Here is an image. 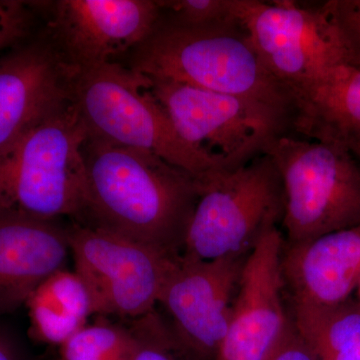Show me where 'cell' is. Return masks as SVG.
Masks as SVG:
<instances>
[{
  "label": "cell",
  "mask_w": 360,
  "mask_h": 360,
  "mask_svg": "<svg viewBox=\"0 0 360 360\" xmlns=\"http://www.w3.org/2000/svg\"><path fill=\"white\" fill-rule=\"evenodd\" d=\"M86 196L77 224L120 234L180 257L194 208L198 179L160 156L86 139Z\"/></svg>",
  "instance_id": "obj_1"
},
{
  "label": "cell",
  "mask_w": 360,
  "mask_h": 360,
  "mask_svg": "<svg viewBox=\"0 0 360 360\" xmlns=\"http://www.w3.org/2000/svg\"><path fill=\"white\" fill-rule=\"evenodd\" d=\"M129 68L245 99L291 132L292 94L272 77L236 14L205 25H186L161 13L146 41L129 54Z\"/></svg>",
  "instance_id": "obj_2"
},
{
  "label": "cell",
  "mask_w": 360,
  "mask_h": 360,
  "mask_svg": "<svg viewBox=\"0 0 360 360\" xmlns=\"http://www.w3.org/2000/svg\"><path fill=\"white\" fill-rule=\"evenodd\" d=\"M70 101L87 139L148 151L198 181L229 170L187 144L149 92L146 78L118 61L84 70L70 68Z\"/></svg>",
  "instance_id": "obj_3"
},
{
  "label": "cell",
  "mask_w": 360,
  "mask_h": 360,
  "mask_svg": "<svg viewBox=\"0 0 360 360\" xmlns=\"http://www.w3.org/2000/svg\"><path fill=\"white\" fill-rule=\"evenodd\" d=\"M86 139L71 103L33 127L0 160V210L77 221L86 196Z\"/></svg>",
  "instance_id": "obj_4"
},
{
  "label": "cell",
  "mask_w": 360,
  "mask_h": 360,
  "mask_svg": "<svg viewBox=\"0 0 360 360\" xmlns=\"http://www.w3.org/2000/svg\"><path fill=\"white\" fill-rule=\"evenodd\" d=\"M262 153L274 160L283 181L285 243L360 225V162L354 156L290 134L274 137Z\"/></svg>",
  "instance_id": "obj_5"
},
{
  "label": "cell",
  "mask_w": 360,
  "mask_h": 360,
  "mask_svg": "<svg viewBox=\"0 0 360 360\" xmlns=\"http://www.w3.org/2000/svg\"><path fill=\"white\" fill-rule=\"evenodd\" d=\"M200 186L182 257L212 260L250 255L283 220V181L274 160L265 153L236 169L215 172Z\"/></svg>",
  "instance_id": "obj_6"
},
{
  "label": "cell",
  "mask_w": 360,
  "mask_h": 360,
  "mask_svg": "<svg viewBox=\"0 0 360 360\" xmlns=\"http://www.w3.org/2000/svg\"><path fill=\"white\" fill-rule=\"evenodd\" d=\"M75 270L94 298L96 315L139 319L158 307L180 257H172L115 232L68 224Z\"/></svg>",
  "instance_id": "obj_7"
},
{
  "label": "cell",
  "mask_w": 360,
  "mask_h": 360,
  "mask_svg": "<svg viewBox=\"0 0 360 360\" xmlns=\"http://www.w3.org/2000/svg\"><path fill=\"white\" fill-rule=\"evenodd\" d=\"M144 77L179 136L229 170L262 155L274 137L290 134L269 113L245 99L174 80Z\"/></svg>",
  "instance_id": "obj_8"
},
{
  "label": "cell",
  "mask_w": 360,
  "mask_h": 360,
  "mask_svg": "<svg viewBox=\"0 0 360 360\" xmlns=\"http://www.w3.org/2000/svg\"><path fill=\"white\" fill-rule=\"evenodd\" d=\"M233 13L265 68L291 94L330 68L345 65L321 6L302 7L290 0H234Z\"/></svg>",
  "instance_id": "obj_9"
},
{
  "label": "cell",
  "mask_w": 360,
  "mask_h": 360,
  "mask_svg": "<svg viewBox=\"0 0 360 360\" xmlns=\"http://www.w3.org/2000/svg\"><path fill=\"white\" fill-rule=\"evenodd\" d=\"M63 63L84 70L130 54L148 39L161 15L153 0L30 1Z\"/></svg>",
  "instance_id": "obj_10"
},
{
  "label": "cell",
  "mask_w": 360,
  "mask_h": 360,
  "mask_svg": "<svg viewBox=\"0 0 360 360\" xmlns=\"http://www.w3.org/2000/svg\"><path fill=\"white\" fill-rule=\"evenodd\" d=\"M248 257L196 260L181 255L161 291V314L196 360L217 356Z\"/></svg>",
  "instance_id": "obj_11"
},
{
  "label": "cell",
  "mask_w": 360,
  "mask_h": 360,
  "mask_svg": "<svg viewBox=\"0 0 360 360\" xmlns=\"http://www.w3.org/2000/svg\"><path fill=\"white\" fill-rule=\"evenodd\" d=\"M284 238L274 227L246 258L214 360H264L290 322L284 307Z\"/></svg>",
  "instance_id": "obj_12"
},
{
  "label": "cell",
  "mask_w": 360,
  "mask_h": 360,
  "mask_svg": "<svg viewBox=\"0 0 360 360\" xmlns=\"http://www.w3.org/2000/svg\"><path fill=\"white\" fill-rule=\"evenodd\" d=\"M70 103V68L44 32L0 56V160Z\"/></svg>",
  "instance_id": "obj_13"
},
{
  "label": "cell",
  "mask_w": 360,
  "mask_h": 360,
  "mask_svg": "<svg viewBox=\"0 0 360 360\" xmlns=\"http://www.w3.org/2000/svg\"><path fill=\"white\" fill-rule=\"evenodd\" d=\"M70 255L68 225L0 210V317L25 307L30 295Z\"/></svg>",
  "instance_id": "obj_14"
},
{
  "label": "cell",
  "mask_w": 360,
  "mask_h": 360,
  "mask_svg": "<svg viewBox=\"0 0 360 360\" xmlns=\"http://www.w3.org/2000/svg\"><path fill=\"white\" fill-rule=\"evenodd\" d=\"M281 267L291 302H347L360 281V225L296 245L284 241Z\"/></svg>",
  "instance_id": "obj_15"
},
{
  "label": "cell",
  "mask_w": 360,
  "mask_h": 360,
  "mask_svg": "<svg viewBox=\"0 0 360 360\" xmlns=\"http://www.w3.org/2000/svg\"><path fill=\"white\" fill-rule=\"evenodd\" d=\"M292 97L291 132L338 146L360 162V68L336 65Z\"/></svg>",
  "instance_id": "obj_16"
},
{
  "label": "cell",
  "mask_w": 360,
  "mask_h": 360,
  "mask_svg": "<svg viewBox=\"0 0 360 360\" xmlns=\"http://www.w3.org/2000/svg\"><path fill=\"white\" fill-rule=\"evenodd\" d=\"M28 336L40 345L61 347L96 315L94 298L75 270L63 269L40 284L25 303Z\"/></svg>",
  "instance_id": "obj_17"
},
{
  "label": "cell",
  "mask_w": 360,
  "mask_h": 360,
  "mask_svg": "<svg viewBox=\"0 0 360 360\" xmlns=\"http://www.w3.org/2000/svg\"><path fill=\"white\" fill-rule=\"evenodd\" d=\"M290 321L319 360H329L360 338V302L333 305L291 302Z\"/></svg>",
  "instance_id": "obj_18"
},
{
  "label": "cell",
  "mask_w": 360,
  "mask_h": 360,
  "mask_svg": "<svg viewBox=\"0 0 360 360\" xmlns=\"http://www.w3.org/2000/svg\"><path fill=\"white\" fill-rule=\"evenodd\" d=\"M134 347L129 324L98 319L59 347L58 360H132Z\"/></svg>",
  "instance_id": "obj_19"
},
{
  "label": "cell",
  "mask_w": 360,
  "mask_h": 360,
  "mask_svg": "<svg viewBox=\"0 0 360 360\" xmlns=\"http://www.w3.org/2000/svg\"><path fill=\"white\" fill-rule=\"evenodd\" d=\"M127 324L134 341L132 360H196L158 309Z\"/></svg>",
  "instance_id": "obj_20"
},
{
  "label": "cell",
  "mask_w": 360,
  "mask_h": 360,
  "mask_svg": "<svg viewBox=\"0 0 360 360\" xmlns=\"http://www.w3.org/2000/svg\"><path fill=\"white\" fill-rule=\"evenodd\" d=\"M321 7L333 26L345 65L360 68V0H328Z\"/></svg>",
  "instance_id": "obj_21"
},
{
  "label": "cell",
  "mask_w": 360,
  "mask_h": 360,
  "mask_svg": "<svg viewBox=\"0 0 360 360\" xmlns=\"http://www.w3.org/2000/svg\"><path fill=\"white\" fill-rule=\"evenodd\" d=\"M234 0H161V13L175 22L205 25L234 15Z\"/></svg>",
  "instance_id": "obj_22"
},
{
  "label": "cell",
  "mask_w": 360,
  "mask_h": 360,
  "mask_svg": "<svg viewBox=\"0 0 360 360\" xmlns=\"http://www.w3.org/2000/svg\"><path fill=\"white\" fill-rule=\"evenodd\" d=\"M37 18L30 1L0 0V52L32 39Z\"/></svg>",
  "instance_id": "obj_23"
},
{
  "label": "cell",
  "mask_w": 360,
  "mask_h": 360,
  "mask_svg": "<svg viewBox=\"0 0 360 360\" xmlns=\"http://www.w3.org/2000/svg\"><path fill=\"white\" fill-rule=\"evenodd\" d=\"M264 360H319L290 319L283 335Z\"/></svg>",
  "instance_id": "obj_24"
},
{
  "label": "cell",
  "mask_w": 360,
  "mask_h": 360,
  "mask_svg": "<svg viewBox=\"0 0 360 360\" xmlns=\"http://www.w3.org/2000/svg\"><path fill=\"white\" fill-rule=\"evenodd\" d=\"M0 360H34L25 341L0 317Z\"/></svg>",
  "instance_id": "obj_25"
},
{
  "label": "cell",
  "mask_w": 360,
  "mask_h": 360,
  "mask_svg": "<svg viewBox=\"0 0 360 360\" xmlns=\"http://www.w3.org/2000/svg\"><path fill=\"white\" fill-rule=\"evenodd\" d=\"M329 360H360V338Z\"/></svg>",
  "instance_id": "obj_26"
},
{
  "label": "cell",
  "mask_w": 360,
  "mask_h": 360,
  "mask_svg": "<svg viewBox=\"0 0 360 360\" xmlns=\"http://www.w3.org/2000/svg\"><path fill=\"white\" fill-rule=\"evenodd\" d=\"M356 291H357V300H359L360 302V281H359V285H357Z\"/></svg>",
  "instance_id": "obj_27"
}]
</instances>
